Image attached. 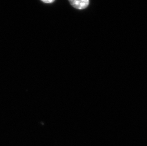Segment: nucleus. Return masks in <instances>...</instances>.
<instances>
[{
  "label": "nucleus",
  "mask_w": 147,
  "mask_h": 146,
  "mask_svg": "<svg viewBox=\"0 0 147 146\" xmlns=\"http://www.w3.org/2000/svg\"><path fill=\"white\" fill-rule=\"evenodd\" d=\"M69 1L74 8L79 10L86 8L89 4V0H69Z\"/></svg>",
  "instance_id": "nucleus-1"
},
{
  "label": "nucleus",
  "mask_w": 147,
  "mask_h": 146,
  "mask_svg": "<svg viewBox=\"0 0 147 146\" xmlns=\"http://www.w3.org/2000/svg\"><path fill=\"white\" fill-rule=\"evenodd\" d=\"M41 1L46 3H53V1H54L55 0H41Z\"/></svg>",
  "instance_id": "nucleus-2"
}]
</instances>
